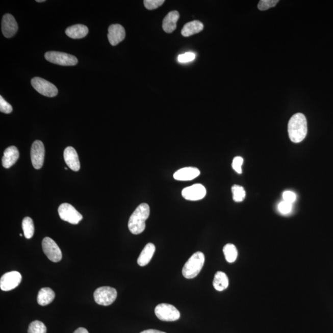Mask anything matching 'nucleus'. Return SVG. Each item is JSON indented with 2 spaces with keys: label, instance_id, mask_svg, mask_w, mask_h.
<instances>
[{
  "label": "nucleus",
  "instance_id": "nucleus-19",
  "mask_svg": "<svg viewBox=\"0 0 333 333\" xmlns=\"http://www.w3.org/2000/svg\"><path fill=\"white\" fill-rule=\"evenodd\" d=\"M156 247L152 243L147 244L141 251L139 258L138 259V264L141 267L146 266L149 263L154 255Z\"/></svg>",
  "mask_w": 333,
  "mask_h": 333
},
{
  "label": "nucleus",
  "instance_id": "nucleus-3",
  "mask_svg": "<svg viewBox=\"0 0 333 333\" xmlns=\"http://www.w3.org/2000/svg\"><path fill=\"white\" fill-rule=\"evenodd\" d=\"M205 256L201 252H196L191 256L183 268L182 273L185 278L192 279L195 278L201 272L204 264Z\"/></svg>",
  "mask_w": 333,
  "mask_h": 333
},
{
  "label": "nucleus",
  "instance_id": "nucleus-15",
  "mask_svg": "<svg viewBox=\"0 0 333 333\" xmlns=\"http://www.w3.org/2000/svg\"><path fill=\"white\" fill-rule=\"evenodd\" d=\"M64 159L67 166L74 172H78L81 169L78 152L72 146L67 147L64 151Z\"/></svg>",
  "mask_w": 333,
  "mask_h": 333
},
{
  "label": "nucleus",
  "instance_id": "nucleus-14",
  "mask_svg": "<svg viewBox=\"0 0 333 333\" xmlns=\"http://www.w3.org/2000/svg\"><path fill=\"white\" fill-rule=\"evenodd\" d=\"M125 31L120 24H113L108 28V37L111 45L116 46L122 42L125 37Z\"/></svg>",
  "mask_w": 333,
  "mask_h": 333
},
{
  "label": "nucleus",
  "instance_id": "nucleus-25",
  "mask_svg": "<svg viewBox=\"0 0 333 333\" xmlns=\"http://www.w3.org/2000/svg\"><path fill=\"white\" fill-rule=\"evenodd\" d=\"M22 227L23 235L27 239H31L33 237L35 231L34 224L31 217H26L23 219Z\"/></svg>",
  "mask_w": 333,
  "mask_h": 333
},
{
  "label": "nucleus",
  "instance_id": "nucleus-12",
  "mask_svg": "<svg viewBox=\"0 0 333 333\" xmlns=\"http://www.w3.org/2000/svg\"><path fill=\"white\" fill-rule=\"evenodd\" d=\"M206 188L201 184H194L184 188L182 191V196L188 201H198L206 195Z\"/></svg>",
  "mask_w": 333,
  "mask_h": 333
},
{
  "label": "nucleus",
  "instance_id": "nucleus-20",
  "mask_svg": "<svg viewBox=\"0 0 333 333\" xmlns=\"http://www.w3.org/2000/svg\"><path fill=\"white\" fill-rule=\"evenodd\" d=\"M204 29V25L199 20H194L186 23L182 30V35L185 37H188L194 34H198Z\"/></svg>",
  "mask_w": 333,
  "mask_h": 333
},
{
  "label": "nucleus",
  "instance_id": "nucleus-2",
  "mask_svg": "<svg viewBox=\"0 0 333 333\" xmlns=\"http://www.w3.org/2000/svg\"><path fill=\"white\" fill-rule=\"evenodd\" d=\"M149 214L148 204L143 203L138 206L129 221V229L132 234L139 235L146 228L145 222L148 219Z\"/></svg>",
  "mask_w": 333,
  "mask_h": 333
},
{
  "label": "nucleus",
  "instance_id": "nucleus-27",
  "mask_svg": "<svg viewBox=\"0 0 333 333\" xmlns=\"http://www.w3.org/2000/svg\"><path fill=\"white\" fill-rule=\"evenodd\" d=\"M47 329L45 324L40 321L35 320L29 326L28 333H46Z\"/></svg>",
  "mask_w": 333,
  "mask_h": 333
},
{
  "label": "nucleus",
  "instance_id": "nucleus-18",
  "mask_svg": "<svg viewBox=\"0 0 333 333\" xmlns=\"http://www.w3.org/2000/svg\"><path fill=\"white\" fill-rule=\"evenodd\" d=\"M179 17L180 14L178 11H173L168 13L163 20V30L166 33H172L176 28V22H177Z\"/></svg>",
  "mask_w": 333,
  "mask_h": 333
},
{
  "label": "nucleus",
  "instance_id": "nucleus-24",
  "mask_svg": "<svg viewBox=\"0 0 333 333\" xmlns=\"http://www.w3.org/2000/svg\"><path fill=\"white\" fill-rule=\"evenodd\" d=\"M223 251L226 261L229 262V263H233V262L237 260L238 250L234 244H226L223 247Z\"/></svg>",
  "mask_w": 333,
  "mask_h": 333
},
{
  "label": "nucleus",
  "instance_id": "nucleus-30",
  "mask_svg": "<svg viewBox=\"0 0 333 333\" xmlns=\"http://www.w3.org/2000/svg\"><path fill=\"white\" fill-rule=\"evenodd\" d=\"M278 211L281 214L287 215L290 214L293 209V204L287 201H283L278 206Z\"/></svg>",
  "mask_w": 333,
  "mask_h": 333
},
{
  "label": "nucleus",
  "instance_id": "nucleus-16",
  "mask_svg": "<svg viewBox=\"0 0 333 333\" xmlns=\"http://www.w3.org/2000/svg\"><path fill=\"white\" fill-rule=\"evenodd\" d=\"M200 174V171L196 167H185L179 169L173 174V178L179 181H190Z\"/></svg>",
  "mask_w": 333,
  "mask_h": 333
},
{
  "label": "nucleus",
  "instance_id": "nucleus-29",
  "mask_svg": "<svg viewBox=\"0 0 333 333\" xmlns=\"http://www.w3.org/2000/svg\"><path fill=\"white\" fill-rule=\"evenodd\" d=\"M164 0H144V7L149 10H156L164 4Z\"/></svg>",
  "mask_w": 333,
  "mask_h": 333
},
{
  "label": "nucleus",
  "instance_id": "nucleus-31",
  "mask_svg": "<svg viewBox=\"0 0 333 333\" xmlns=\"http://www.w3.org/2000/svg\"><path fill=\"white\" fill-rule=\"evenodd\" d=\"M0 111L5 114H10L13 111L12 106L2 96H0Z\"/></svg>",
  "mask_w": 333,
  "mask_h": 333
},
{
  "label": "nucleus",
  "instance_id": "nucleus-38",
  "mask_svg": "<svg viewBox=\"0 0 333 333\" xmlns=\"http://www.w3.org/2000/svg\"><path fill=\"white\" fill-rule=\"evenodd\" d=\"M64 169H65V170H67V167H65Z\"/></svg>",
  "mask_w": 333,
  "mask_h": 333
},
{
  "label": "nucleus",
  "instance_id": "nucleus-28",
  "mask_svg": "<svg viewBox=\"0 0 333 333\" xmlns=\"http://www.w3.org/2000/svg\"><path fill=\"white\" fill-rule=\"evenodd\" d=\"M278 2V0H261L258 4V9L261 11L267 10L275 7Z\"/></svg>",
  "mask_w": 333,
  "mask_h": 333
},
{
  "label": "nucleus",
  "instance_id": "nucleus-22",
  "mask_svg": "<svg viewBox=\"0 0 333 333\" xmlns=\"http://www.w3.org/2000/svg\"><path fill=\"white\" fill-rule=\"evenodd\" d=\"M55 293L49 288H43L38 292L37 302L38 304L45 306L51 303L55 299Z\"/></svg>",
  "mask_w": 333,
  "mask_h": 333
},
{
  "label": "nucleus",
  "instance_id": "nucleus-11",
  "mask_svg": "<svg viewBox=\"0 0 333 333\" xmlns=\"http://www.w3.org/2000/svg\"><path fill=\"white\" fill-rule=\"evenodd\" d=\"M45 146L42 141H35L31 147V161L35 169H40L42 167L45 159Z\"/></svg>",
  "mask_w": 333,
  "mask_h": 333
},
{
  "label": "nucleus",
  "instance_id": "nucleus-35",
  "mask_svg": "<svg viewBox=\"0 0 333 333\" xmlns=\"http://www.w3.org/2000/svg\"><path fill=\"white\" fill-rule=\"evenodd\" d=\"M140 333H166V332L159 331V330H156V329H147V330H144V331Z\"/></svg>",
  "mask_w": 333,
  "mask_h": 333
},
{
  "label": "nucleus",
  "instance_id": "nucleus-32",
  "mask_svg": "<svg viewBox=\"0 0 333 333\" xmlns=\"http://www.w3.org/2000/svg\"><path fill=\"white\" fill-rule=\"evenodd\" d=\"M196 55L193 53L188 52L178 56V61L179 63H189L195 60Z\"/></svg>",
  "mask_w": 333,
  "mask_h": 333
},
{
  "label": "nucleus",
  "instance_id": "nucleus-7",
  "mask_svg": "<svg viewBox=\"0 0 333 333\" xmlns=\"http://www.w3.org/2000/svg\"><path fill=\"white\" fill-rule=\"evenodd\" d=\"M31 84L37 92L45 96L55 97L58 95V90L55 85L42 78H34L32 79Z\"/></svg>",
  "mask_w": 333,
  "mask_h": 333
},
{
  "label": "nucleus",
  "instance_id": "nucleus-6",
  "mask_svg": "<svg viewBox=\"0 0 333 333\" xmlns=\"http://www.w3.org/2000/svg\"><path fill=\"white\" fill-rule=\"evenodd\" d=\"M155 314L159 320L164 322H174L181 317V313L177 309L168 303H161L156 306Z\"/></svg>",
  "mask_w": 333,
  "mask_h": 333
},
{
  "label": "nucleus",
  "instance_id": "nucleus-36",
  "mask_svg": "<svg viewBox=\"0 0 333 333\" xmlns=\"http://www.w3.org/2000/svg\"><path fill=\"white\" fill-rule=\"evenodd\" d=\"M73 333H89L87 331V329L84 328H79L78 329H76L74 332Z\"/></svg>",
  "mask_w": 333,
  "mask_h": 333
},
{
  "label": "nucleus",
  "instance_id": "nucleus-8",
  "mask_svg": "<svg viewBox=\"0 0 333 333\" xmlns=\"http://www.w3.org/2000/svg\"><path fill=\"white\" fill-rule=\"evenodd\" d=\"M58 214L61 219L73 225H76L83 219V216L74 207L68 203H63L58 208Z\"/></svg>",
  "mask_w": 333,
  "mask_h": 333
},
{
  "label": "nucleus",
  "instance_id": "nucleus-26",
  "mask_svg": "<svg viewBox=\"0 0 333 333\" xmlns=\"http://www.w3.org/2000/svg\"><path fill=\"white\" fill-rule=\"evenodd\" d=\"M233 199L237 202L243 201L245 199L246 191L241 186L235 185L232 188Z\"/></svg>",
  "mask_w": 333,
  "mask_h": 333
},
{
  "label": "nucleus",
  "instance_id": "nucleus-13",
  "mask_svg": "<svg viewBox=\"0 0 333 333\" xmlns=\"http://www.w3.org/2000/svg\"><path fill=\"white\" fill-rule=\"evenodd\" d=\"M18 30V25L15 18L10 14H6L3 17L2 31L6 38H11Z\"/></svg>",
  "mask_w": 333,
  "mask_h": 333
},
{
  "label": "nucleus",
  "instance_id": "nucleus-33",
  "mask_svg": "<svg viewBox=\"0 0 333 333\" xmlns=\"http://www.w3.org/2000/svg\"><path fill=\"white\" fill-rule=\"evenodd\" d=\"M243 158L240 157V156H237L234 159L232 163V167L236 172H237L239 174L242 173V165L243 164Z\"/></svg>",
  "mask_w": 333,
  "mask_h": 333
},
{
  "label": "nucleus",
  "instance_id": "nucleus-4",
  "mask_svg": "<svg viewBox=\"0 0 333 333\" xmlns=\"http://www.w3.org/2000/svg\"><path fill=\"white\" fill-rule=\"evenodd\" d=\"M46 60L53 64L63 66H73L78 63L74 56L59 52H48L45 55Z\"/></svg>",
  "mask_w": 333,
  "mask_h": 333
},
{
  "label": "nucleus",
  "instance_id": "nucleus-10",
  "mask_svg": "<svg viewBox=\"0 0 333 333\" xmlns=\"http://www.w3.org/2000/svg\"><path fill=\"white\" fill-rule=\"evenodd\" d=\"M22 276L17 271L5 273L0 279V288L2 291H9L15 289L21 283Z\"/></svg>",
  "mask_w": 333,
  "mask_h": 333
},
{
  "label": "nucleus",
  "instance_id": "nucleus-21",
  "mask_svg": "<svg viewBox=\"0 0 333 333\" xmlns=\"http://www.w3.org/2000/svg\"><path fill=\"white\" fill-rule=\"evenodd\" d=\"M88 33L87 26L82 24H76L69 27L66 31V34L73 39H81L86 37Z\"/></svg>",
  "mask_w": 333,
  "mask_h": 333
},
{
  "label": "nucleus",
  "instance_id": "nucleus-37",
  "mask_svg": "<svg viewBox=\"0 0 333 333\" xmlns=\"http://www.w3.org/2000/svg\"><path fill=\"white\" fill-rule=\"evenodd\" d=\"M44 2H45V0H37V2L38 3H42Z\"/></svg>",
  "mask_w": 333,
  "mask_h": 333
},
{
  "label": "nucleus",
  "instance_id": "nucleus-17",
  "mask_svg": "<svg viewBox=\"0 0 333 333\" xmlns=\"http://www.w3.org/2000/svg\"><path fill=\"white\" fill-rule=\"evenodd\" d=\"M19 158V152L16 146L8 147L4 151L2 164L6 169H9L15 164Z\"/></svg>",
  "mask_w": 333,
  "mask_h": 333
},
{
  "label": "nucleus",
  "instance_id": "nucleus-23",
  "mask_svg": "<svg viewBox=\"0 0 333 333\" xmlns=\"http://www.w3.org/2000/svg\"><path fill=\"white\" fill-rule=\"evenodd\" d=\"M229 281L228 276L222 272H217L215 275L213 286L218 291H222L228 288Z\"/></svg>",
  "mask_w": 333,
  "mask_h": 333
},
{
  "label": "nucleus",
  "instance_id": "nucleus-34",
  "mask_svg": "<svg viewBox=\"0 0 333 333\" xmlns=\"http://www.w3.org/2000/svg\"><path fill=\"white\" fill-rule=\"evenodd\" d=\"M283 198H284V201L293 204L296 199V194L291 191H285L283 194Z\"/></svg>",
  "mask_w": 333,
  "mask_h": 333
},
{
  "label": "nucleus",
  "instance_id": "nucleus-9",
  "mask_svg": "<svg viewBox=\"0 0 333 333\" xmlns=\"http://www.w3.org/2000/svg\"><path fill=\"white\" fill-rule=\"evenodd\" d=\"M42 249L47 258L53 262H60L63 258L60 247L52 238L46 237L43 239Z\"/></svg>",
  "mask_w": 333,
  "mask_h": 333
},
{
  "label": "nucleus",
  "instance_id": "nucleus-1",
  "mask_svg": "<svg viewBox=\"0 0 333 333\" xmlns=\"http://www.w3.org/2000/svg\"><path fill=\"white\" fill-rule=\"evenodd\" d=\"M289 137L293 143H298L304 140L308 134V122L302 113H297L292 117L288 123Z\"/></svg>",
  "mask_w": 333,
  "mask_h": 333
},
{
  "label": "nucleus",
  "instance_id": "nucleus-5",
  "mask_svg": "<svg viewBox=\"0 0 333 333\" xmlns=\"http://www.w3.org/2000/svg\"><path fill=\"white\" fill-rule=\"evenodd\" d=\"M117 296L116 289L110 287H100L94 293L95 301L103 306L111 305L116 300Z\"/></svg>",
  "mask_w": 333,
  "mask_h": 333
}]
</instances>
